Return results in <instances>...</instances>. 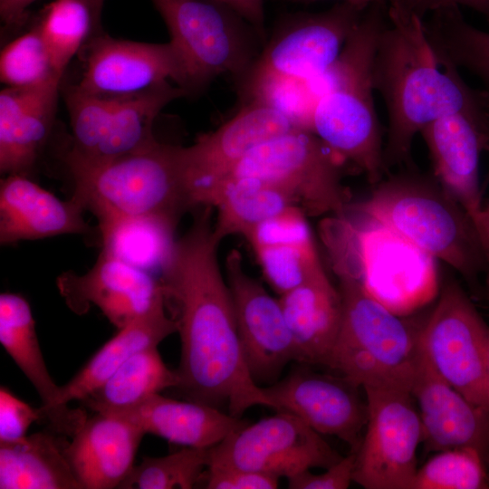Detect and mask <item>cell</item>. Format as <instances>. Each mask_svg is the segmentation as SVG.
<instances>
[{
    "label": "cell",
    "instance_id": "6da1fadb",
    "mask_svg": "<svg viewBox=\"0 0 489 489\" xmlns=\"http://www.w3.org/2000/svg\"><path fill=\"white\" fill-rule=\"evenodd\" d=\"M211 216V206L197 207L160 281L181 340L176 388L190 400L226 404L228 413L240 418L250 408L275 406L248 369Z\"/></svg>",
    "mask_w": 489,
    "mask_h": 489
},
{
    "label": "cell",
    "instance_id": "7a4b0ae2",
    "mask_svg": "<svg viewBox=\"0 0 489 489\" xmlns=\"http://www.w3.org/2000/svg\"><path fill=\"white\" fill-rule=\"evenodd\" d=\"M374 54L373 82L384 100L388 132L384 164H408L414 139L453 113L489 112V94L471 88L451 64H440L424 19L388 5Z\"/></svg>",
    "mask_w": 489,
    "mask_h": 489
},
{
    "label": "cell",
    "instance_id": "3957f363",
    "mask_svg": "<svg viewBox=\"0 0 489 489\" xmlns=\"http://www.w3.org/2000/svg\"><path fill=\"white\" fill-rule=\"evenodd\" d=\"M388 1L371 4L332 65L306 81L315 101L312 131L372 185L388 173L373 97L374 54L388 19Z\"/></svg>",
    "mask_w": 489,
    "mask_h": 489
},
{
    "label": "cell",
    "instance_id": "277c9868",
    "mask_svg": "<svg viewBox=\"0 0 489 489\" xmlns=\"http://www.w3.org/2000/svg\"><path fill=\"white\" fill-rule=\"evenodd\" d=\"M350 208L367 214L457 272L469 285L489 276V249L464 207L434 174L388 175Z\"/></svg>",
    "mask_w": 489,
    "mask_h": 489
},
{
    "label": "cell",
    "instance_id": "5b68a950",
    "mask_svg": "<svg viewBox=\"0 0 489 489\" xmlns=\"http://www.w3.org/2000/svg\"><path fill=\"white\" fill-rule=\"evenodd\" d=\"M350 209L355 216L347 212L327 216L321 224L331 266L347 270L398 315L431 302L438 291L436 260L381 221Z\"/></svg>",
    "mask_w": 489,
    "mask_h": 489
},
{
    "label": "cell",
    "instance_id": "8992f818",
    "mask_svg": "<svg viewBox=\"0 0 489 489\" xmlns=\"http://www.w3.org/2000/svg\"><path fill=\"white\" fill-rule=\"evenodd\" d=\"M182 147L156 141L132 154L72 171V198L99 225L122 217H153L177 227L196 208L187 185Z\"/></svg>",
    "mask_w": 489,
    "mask_h": 489
},
{
    "label": "cell",
    "instance_id": "52a82bcc",
    "mask_svg": "<svg viewBox=\"0 0 489 489\" xmlns=\"http://www.w3.org/2000/svg\"><path fill=\"white\" fill-rule=\"evenodd\" d=\"M342 302L340 331L327 367L360 388L411 390L419 329L369 294L347 270L331 266Z\"/></svg>",
    "mask_w": 489,
    "mask_h": 489
},
{
    "label": "cell",
    "instance_id": "ba28073f",
    "mask_svg": "<svg viewBox=\"0 0 489 489\" xmlns=\"http://www.w3.org/2000/svg\"><path fill=\"white\" fill-rule=\"evenodd\" d=\"M151 1L181 61L187 94L219 76L241 79L247 72L256 57L251 34L254 29L233 9L216 0Z\"/></svg>",
    "mask_w": 489,
    "mask_h": 489
},
{
    "label": "cell",
    "instance_id": "9c48e42d",
    "mask_svg": "<svg viewBox=\"0 0 489 489\" xmlns=\"http://www.w3.org/2000/svg\"><path fill=\"white\" fill-rule=\"evenodd\" d=\"M342 161L312 130L295 129L254 149L226 177H252L273 183L309 216H342L350 206L342 183Z\"/></svg>",
    "mask_w": 489,
    "mask_h": 489
},
{
    "label": "cell",
    "instance_id": "30bf717a",
    "mask_svg": "<svg viewBox=\"0 0 489 489\" xmlns=\"http://www.w3.org/2000/svg\"><path fill=\"white\" fill-rule=\"evenodd\" d=\"M419 350L432 369L477 407L487 408L489 327L461 285L447 282L424 326Z\"/></svg>",
    "mask_w": 489,
    "mask_h": 489
},
{
    "label": "cell",
    "instance_id": "8fae6325",
    "mask_svg": "<svg viewBox=\"0 0 489 489\" xmlns=\"http://www.w3.org/2000/svg\"><path fill=\"white\" fill-rule=\"evenodd\" d=\"M368 421L356 450L353 482L366 489H410L422 442L411 390L367 387Z\"/></svg>",
    "mask_w": 489,
    "mask_h": 489
},
{
    "label": "cell",
    "instance_id": "7c38bea8",
    "mask_svg": "<svg viewBox=\"0 0 489 489\" xmlns=\"http://www.w3.org/2000/svg\"><path fill=\"white\" fill-rule=\"evenodd\" d=\"M369 5L341 1L323 12L289 18L241 78L242 94L267 79L307 81L323 73L336 61Z\"/></svg>",
    "mask_w": 489,
    "mask_h": 489
},
{
    "label": "cell",
    "instance_id": "4fadbf2b",
    "mask_svg": "<svg viewBox=\"0 0 489 489\" xmlns=\"http://www.w3.org/2000/svg\"><path fill=\"white\" fill-rule=\"evenodd\" d=\"M342 456L302 419L287 411L237 428L208 448L207 466L254 471L287 479Z\"/></svg>",
    "mask_w": 489,
    "mask_h": 489
},
{
    "label": "cell",
    "instance_id": "5bb4252c",
    "mask_svg": "<svg viewBox=\"0 0 489 489\" xmlns=\"http://www.w3.org/2000/svg\"><path fill=\"white\" fill-rule=\"evenodd\" d=\"M225 278L234 303L238 335L254 380H274L292 360L295 345L279 298L249 275L239 250L232 249L225 262Z\"/></svg>",
    "mask_w": 489,
    "mask_h": 489
},
{
    "label": "cell",
    "instance_id": "9a60e30c",
    "mask_svg": "<svg viewBox=\"0 0 489 489\" xmlns=\"http://www.w3.org/2000/svg\"><path fill=\"white\" fill-rule=\"evenodd\" d=\"M295 129L298 128L274 108L258 100H249L216 130L201 135L190 146L182 147L185 177L195 207L254 149Z\"/></svg>",
    "mask_w": 489,
    "mask_h": 489
},
{
    "label": "cell",
    "instance_id": "2e32d148",
    "mask_svg": "<svg viewBox=\"0 0 489 489\" xmlns=\"http://www.w3.org/2000/svg\"><path fill=\"white\" fill-rule=\"evenodd\" d=\"M359 388L342 376L302 368L263 388L276 411L293 414L320 435L336 436L354 451L368 421L367 399L361 398Z\"/></svg>",
    "mask_w": 489,
    "mask_h": 489
},
{
    "label": "cell",
    "instance_id": "e0dca14e",
    "mask_svg": "<svg viewBox=\"0 0 489 489\" xmlns=\"http://www.w3.org/2000/svg\"><path fill=\"white\" fill-rule=\"evenodd\" d=\"M82 90L121 97L142 92L166 82L184 89L181 61L170 42L151 43L99 35L88 43Z\"/></svg>",
    "mask_w": 489,
    "mask_h": 489
},
{
    "label": "cell",
    "instance_id": "ac0fdd59",
    "mask_svg": "<svg viewBox=\"0 0 489 489\" xmlns=\"http://www.w3.org/2000/svg\"><path fill=\"white\" fill-rule=\"evenodd\" d=\"M420 134L434 176L467 212L486 244L482 232L479 174L481 154L489 151V112L448 114L427 125Z\"/></svg>",
    "mask_w": 489,
    "mask_h": 489
},
{
    "label": "cell",
    "instance_id": "d6986e66",
    "mask_svg": "<svg viewBox=\"0 0 489 489\" xmlns=\"http://www.w3.org/2000/svg\"><path fill=\"white\" fill-rule=\"evenodd\" d=\"M57 285L72 311L82 314L95 305L118 329L166 301L160 280L102 252L87 273H63Z\"/></svg>",
    "mask_w": 489,
    "mask_h": 489
},
{
    "label": "cell",
    "instance_id": "ffe728a7",
    "mask_svg": "<svg viewBox=\"0 0 489 489\" xmlns=\"http://www.w3.org/2000/svg\"><path fill=\"white\" fill-rule=\"evenodd\" d=\"M411 393L427 452L471 447L489 460V413L444 380L420 350Z\"/></svg>",
    "mask_w": 489,
    "mask_h": 489
},
{
    "label": "cell",
    "instance_id": "44dd1931",
    "mask_svg": "<svg viewBox=\"0 0 489 489\" xmlns=\"http://www.w3.org/2000/svg\"><path fill=\"white\" fill-rule=\"evenodd\" d=\"M145 433L118 416L95 413L84 420L65 447L82 489L119 488L134 467Z\"/></svg>",
    "mask_w": 489,
    "mask_h": 489
},
{
    "label": "cell",
    "instance_id": "7402d4cb",
    "mask_svg": "<svg viewBox=\"0 0 489 489\" xmlns=\"http://www.w3.org/2000/svg\"><path fill=\"white\" fill-rule=\"evenodd\" d=\"M0 342L38 393L43 418L53 432L72 436L86 417L61 403V386L48 371L31 307L20 294H0Z\"/></svg>",
    "mask_w": 489,
    "mask_h": 489
},
{
    "label": "cell",
    "instance_id": "603a6c76",
    "mask_svg": "<svg viewBox=\"0 0 489 489\" xmlns=\"http://www.w3.org/2000/svg\"><path fill=\"white\" fill-rule=\"evenodd\" d=\"M83 211L72 197L61 200L25 175H7L0 184V243L86 233Z\"/></svg>",
    "mask_w": 489,
    "mask_h": 489
},
{
    "label": "cell",
    "instance_id": "cb8c5ba5",
    "mask_svg": "<svg viewBox=\"0 0 489 489\" xmlns=\"http://www.w3.org/2000/svg\"><path fill=\"white\" fill-rule=\"evenodd\" d=\"M61 81L0 92V171L25 175L51 132Z\"/></svg>",
    "mask_w": 489,
    "mask_h": 489
},
{
    "label": "cell",
    "instance_id": "d4e9b609",
    "mask_svg": "<svg viewBox=\"0 0 489 489\" xmlns=\"http://www.w3.org/2000/svg\"><path fill=\"white\" fill-rule=\"evenodd\" d=\"M306 216L299 207H289L258 225L245 239L279 296L322 267Z\"/></svg>",
    "mask_w": 489,
    "mask_h": 489
},
{
    "label": "cell",
    "instance_id": "484cf974",
    "mask_svg": "<svg viewBox=\"0 0 489 489\" xmlns=\"http://www.w3.org/2000/svg\"><path fill=\"white\" fill-rule=\"evenodd\" d=\"M279 302L295 345L296 361L326 366L340 331L342 302L323 266L280 295Z\"/></svg>",
    "mask_w": 489,
    "mask_h": 489
},
{
    "label": "cell",
    "instance_id": "4316f807",
    "mask_svg": "<svg viewBox=\"0 0 489 489\" xmlns=\"http://www.w3.org/2000/svg\"><path fill=\"white\" fill-rule=\"evenodd\" d=\"M125 418L144 433L184 446L209 448L247 422L194 400L156 393L135 407L109 413Z\"/></svg>",
    "mask_w": 489,
    "mask_h": 489
},
{
    "label": "cell",
    "instance_id": "83f0119b",
    "mask_svg": "<svg viewBox=\"0 0 489 489\" xmlns=\"http://www.w3.org/2000/svg\"><path fill=\"white\" fill-rule=\"evenodd\" d=\"M176 331V321L168 314L164 301L119 329L117 334L104 343L66 384L61 386V403L68 406L72 401L83 400L129 358L143 350L158 347Z\"/></svg>",
    "mask_w": 489,
    "mask_h": 489
},
{
    "label": "cell",
    "instance_id": "f1b7e54d",
    "mask_svg": "<svg viewBox=\"0 0 489 489\" xmlns=\"http://www.w3.org/2000/svg\"><path fill=\"white\" fill-rule=\"evenodd\" d=\"M201 206L216 208L214 231L220 242L235 235L246 239L261 223L297 206L276 185L252 177L219 181L205 194Z\"/></svg>",
    "mask_w": 489,
    "mask_h": 489
},
{
    "label": "cell",
    "instance_id": "f546056e",
    "mask_svg": "<svg viewBox=\"0 0 489 489\" xmlns=\"http://www.w3.org/2000/svg\"><path fill=\"white\" fill-rule=\"evenodd\" d=\"M54 434L0 443L1 489H82Z\"/></svg>",
    "mask_w": 489,
    "mask_h": 489
},
{
    "label": "cell",
    "instance_id": "4dcf8cb0",
    "mask_svg": "<svg viewBox=\"0 0 489 489\" xmlns=\"http://www.w3.org/2000/svg\"><path fill=\"white\" fill-rule=\"evenodd\" d=\"M187 94L180 86L166 82L142 92L122 96L94 158L85 165L70 168V172L135 153L155 143L156 118L169 102Z\"/></svg>",
    "mask_w": 489,
    "mask_h": 489
},
{
    "label": "cell",
    "instance_id": "1f68e13d",
    "mask_svg": "<svg viewBox=\"0 0 489 489\" xmlns=\"http://www.w3.org/2000/svg\"><path fill=\"white\" fill-rule=\"evenodd\" d=\"M177 384L176 370L169 369L158 347H152L129 358L82 402L95 413H114Z\"/></svg>",
    "mask_w": 489,
    "mask_h": 489
},
{
    "label": "cell",
    "instance_id": "d6a6232c",
    "mask_svg": "<svg viewBox=\"0 0 489 489\" xmlns=\"http://www.w3.org/2000/svg\"><path fill=\"white\" fill-rule=\"evenodd\" d=\"M99 227L102 253L153 275L162 272L175 244L176 228L153 217H122Z\"/></svg>",
    "mask_w": 489,
    "mask_h": 489
},
{
    "label": "cell",
    "instance_id": "836d02e7",
    "mask_svg": "<svg viewBox=\"0 0 489 489\" xmlns=\"http://www.w3.org/2000/svg\"><path fill=\"white\" fill-rule=\"evenodd\" d=\"M424 26L439 63L475 75L489 93V33L468 24L458 6L429 14Z\"/></svg>",
    "mask_w": 489,
    "mask_h": 489
},
{
    "label": "cell",
    "instance_id": "e575fe53",
    "mask_svg": "<svg viewBox=\"0 0 489 489\" xmlns=\"http://www.w3.org/2000/svg\"><path fill=\"white\" fill-rule=\"evenodd\" d=\"M40 32L55 70L63 75L95 27L90 0H53L43 10Z\"/></svg>",
    "mask_w": 489,
    "mask_h": 489
},
{
    "label": "cell",
    "instance_id": "d590c367",
    "mask_svg": "<svg viewBox=\"0 0 489 489\" xmlns=\"http://www.w3.org/2000/svg\"><path fill=\"white\" fill-rule=\"evenodd\" d=\"M208 448L190 447L164 456H145L121 483V489H189L207 468Z\"/></svg>",
    "mask_w": 489,
    "mask_h": 489
},
{
    "label": "cell",
    "instance_id": "8d00e7d4",
    "mask_svg": "<svg viewBox=\"0 0 489 489\" xmlns=\"http://www.w3.org/2000/svg\"><path fill=\"white\" fill-rule=\"evenodd\" d=\"M485 458L471 447L436 452L417 467L410 489H486Z\"/></svg>",
    "mask_w": 489,
    "mask_h": 489
},
{
    "label": "cell",
    "instance_id": "74e56055",
    "mask_svg": "<svg viewBox=\"0 0 489 489\" xmlns=\"http://www.w3.org/2000/svg\"><path fill=\"white\" fill-rule=\"evenodd\" d=\"M62 77L37 27L10 42L1 52L0 79L7 87H39Z\"/></svg>",
    "mask_w": 489,
    "mask_h": 489
},
{
    "label": "cell",
    "instance_id": "f35d334b",
    "mask_svg": "<svg viewBox=\"0 0 489 489\" xmlns=\"http://www.w3.org/2000/svg\"><path fill=\"white\" fill-rule=\"evenodd\" d=\"M244 101L258 100L283 114L298 129L312 130L315 101L306 81L276 77L267 79L243 94Z\"/></svg>",
    "mask_w": 489,
    "mask_h": 489
},
{
    "label": "cell",
    "instance_id": "ab89813d",
    "mask_svg": "<svg viewBox=\"0 0 489 489\" xmlns=\"http://www.w3.org/2000/svg\"><path fill=\"white\" fill-rule=\"evenodd\" d=\"M40 419H43L40 408H33L5 387H1L0 443L24 437L31 425Z\"/></svg>",
    "mask_w": 489,
    "mask_h": 489
},
{
    "label": "cell",
    "instance_id": "60d3db41",
    "mask_svg": "<svg viewBox=\"0 0 489 489\" xmlns=\"http://www.w3.org/2000/svg\"><path fill=\"white\" fill-rule=\"evenodd\" d=\"M356 451L342 456L338 462L325 468L321 474L310 470L301 472L288 478L291 489H346L353 482Z\"/></svg>",
    "mask_w": 489,
    "mask_h": 489
},
{
    "label": "cell",
    "instance_id": "b9f144b4",
    "mask_svg": "<svg viewBox=\"0 0 489 489\" xmlns=\"http://www.w3.org/2000/svg\"><path fill=\"white\" fill-rule=\"evenodd\" d=\"M206 488L209 489H274L279 478L244 469L207 466Z\"/></svg>",
    "mask_w": 489,
    "mask_h": 489
},
{
    "label": "cell",
    "instance_id": "7bdbcfd3",
    "mask_svg": "<svg viewBox=\"0 0 489 489\" xmlns=\"http://www.w3.org/2000/svg\"><path fill=\"white\" fill-rule=\"evenodd\" d=\"M388 3L402 13L421 19L440 8L463 5L481 14L489 24V0H388Z\"/></svg>",
    "mask_w": 489,
    "mask_h": 489
},
{
    "label": "cell",
    "instance_id": "ee69618b",
    "mask_svg": "<svg viewBox=\"0 0 489 489\" xmlns=\"http://www.w3.org/2000/svg\"><path fill=\"white\" fill-rule=\"evenodd\" d=\"M241 15L256 32L258 36L264 34V0H216Z\"/></svg>",
    "mask_w": 489,
    "mask_h": 489
},
{
    "label": "cell",
    "instance_id": "f6af8a7d",
    "mask_svg": "<svg viewBox=\"0 0 489 489\" xmlns=\"http://www.w3.org/2000/svg\"><path fill=\"white\" fill-rule=\"evenodd\" d=\"M36 0H0L2 21L7 25L18 24L25 18L29 5Z\"/></svg>",
    "mask_w": 489,
    "mask_h": 489
},
{
    "label": "cell",
    "instance_id": "bcb514c9",
    "mask_svg": "<svg viewBox=\"0 0 489 489\" xmlns=\"http://www.w3.org/2000/svg\"><path fill=\"white\" fill-rule=\"evenodd\" d=\"M482 232L486 244L489 247V204L486 206H484L482 216Z\"/></svg>",
    "mask_w": 489,
    "mask_h": 489
},
{
    "label": "cell",
    "instance_id": "7dc6e473",
    "mask_svg": "<svg viewBox=\"0 0 489 489\" xmlns=\"http://www.w3.org/2000/svg\"><path fill=\"white\" fill-rule=\"evenodd\" d=\"M90 2H91L92 11H93L95 27H96L100 21L101 12L102 9L104 0H90Z\"/></svg>",
    "mask_w": 489,
    "mask_h": 489
},
{
    "label": "cell",
    "instance_id": "c3c4849f",
    "mask_svg": "<svg viewBox=\"0 0 489 489\" xmlns=\"http://www.w3.org/2000/svg\"><path fill=\"white\" fill-rule=\"evenodd\" d=\"M287 1H291V2H295V3H302V2H313V1H319V0H287ZM340 2L341 1H351V2H359V3H362V4H365V5H371L375 2H378V1H388V0H338Z\"/></svg>",
    "mask_w": 489,
    "mask_h": 489
},
{
    "label": "cell",
    "instance_id": "681fc988",
    "mask_svg": "<svg viewBox=\"0 0 489 489\" xmlns=\"http://www.w3.org/2000/svg\"><path fill=\"white\" fill-rule=\"evenodd\" d=\"M487 408H488V413H489V349H488V358H487Z\"/></svg>",
    "mask_w": 489,
    "mask_h": 489
}]
</instances>
